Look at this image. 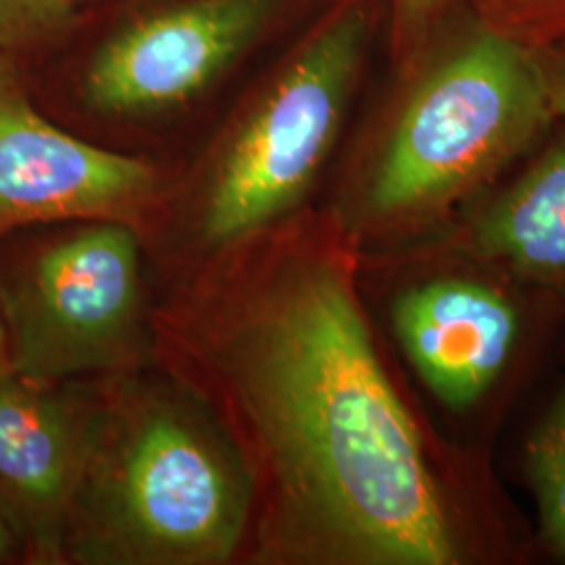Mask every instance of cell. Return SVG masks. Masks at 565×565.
<instances>
[{
  "label": "cell",
  "instance_id": "1",
  "mask_svg": "<svg viewBox=\"0 0 565 565\" xmlns=\"http://www.w3.org/2000/svg\"><path fill=\"white\" fill-rule=\"evenodd\" d=\"M352 239H287L212 329L260 455L270 543L302 564H469L473 530L380 359Z\"/></svg>",
  "mask_w": 565,
  "mask_h": 565
},
{
  "label": "cell",
  "instance_id": "2",
  "mask_svg": "<svg viewBox=\"0 0 565 565\" xmlns=\"http://www.w3.org/2000/svg\"><path fill=\"white\" fill-rule=\"evenodd\" d=\"M551 121L539 51L478 21L404 95L364 179L361 224L443 235Z\"/></svg>",
  "mask_w": 565,
  "mask_h": 565
},
{
  "label": "cell",
  "instance_id": "3",
  "mask_svg": "<svg viewBox=\"0 0 565 565\" xmlns=\"http://www.w3.org/2000/svg\"><path fill=\"white\" fill-rule=\"evenodd\" d=\"M252 484L210 422L174 398L141 403L90 450L67 530L86 562L223 564L242 543Z\"/></svg>",
  "mask_w": 565,
  "mask_h": 565
},
{
  "label": "cell",
  "instance_id": "4",
  "mask_svg": "<svg viewBox=\"0 0 565 565\" xmlns=\"http://www.w3.org/2000/svg\"><path fill=\"white\" fill-rule=\"evenodd\" d=\"M371 20L342 4L300 44L226 145L203 207V235L231 245L291 212L338 139Z\"/></svg>",
  "mask_w": 565,
  "mask_h": 565
},
{
  "label": "cell",
  "instance_id": "5",
  "mask_svg": "<svg viewBox=\"0 0 565 565\" xmlns=\"http://www.w3.org/2000/svg\"><path fill=\"white\" fill-rule=\"evenodd\" d=\"M13 373L57 384L116 371L145 342L139 243L124 221H95L44 245L0 285Z\"/></svg>",
  "mask_w": 565,
  "mask_h": 565
},
{
  "label": "cell",
  "instance_id": "6",
  "mask_svg": "<svg viewBox=\"0 0 565 565\" xmlns=\"http://www.w3.org/2000/svg\"><path fill=\"white\" fill-rule=\"evenodd\" d=\"M445 243L440 263L404 282L390 321L404 359L446 411H476L503 384L525 340L527 294Z\"/></svg>",
  "mask_w": 565,
  "mask_h": 565
},
{
  "label": "cell",
  "instance_id": "7",
  "mask_svg": "<svg viewBox=\"0 0 565 565\" xmlns=\"http://www.w3.org/2000/svg\"><path fill=\"white\" fill-rule=\"evenodd\" d=\"M153 191L149 163L82 141L42 116L20 60L0 53V233L63 221L126 223Z\"/></svg>",
  "mask_w": 565,
  "mask_h": 565
},
{
  "label": "cell",
  "instance_id": "8",
  "mask_svg": "<svg viewBox=\"0 0 565 565\" xmlns=\"http://www.w3.org/2000/svg\"><path fill=\"white\" fill-rule=\"evenodd\" d=\"M273 0H184L121 25L88 61L82 99L105 116H147L205 90L258 41Z\"/></svg>",
  "mask_w": 565,
  "mask_h": 565
},
{
  "label": "cell",
  "instance_id": "9",
  "mask_svg": "<svg viewBox=\"0 0 565 565\" xmlns=\"http://www.w3.org/2000/svg\"><path fill=\"white\" fill-rule=\"evenodd\" d=\"M53 390L20 375L0 380V511L41 557L65 543L93 434Z\"/></svg>",
  "mask_w": 565,
  "mask_h": 565
},
{
  "label": "cell",
  "instance_id": "10",
  "mask_svg": "<svg viewBox=\"0 0 565 565\" xmlns=\"http://www.w3.org/2000/svg\"><path fill=\"white\" fill-rule=\"evenodd\" d=\"M450 243L548 306H565V135L448 224Z\"/></svg>",
  "mask_w": 565,
  "mask_h": 565
},
{
  "label": "cell",
  "instance_id": "11",
  "mask_svg": "<svg viewBox=\"0 0 565 565\" xmlns=\"http://www.w3.org/2000/svg\"><path fill=\"white\" fill-rule=\"evenodd\" d=\"M524 473L536 501L541 543L565 564V387L525 443Z\"/></svg>",
  "mask_w": 565,
  "mask_h": 565
},
{
  "label": "cell",
  "instance_id": "12",
  "mask_svg": "<svg viewBox=\"0 0 565 565\" xmlns=\"http://www.w3.org/2000/svg\"><path fill=\"white\" fill-rule=\"evenodd\" d=\"M76 18L74 0H0V53L21 60L57 41Z\"/></svg>",
  "mask_w": 565,
  "mask_h": 565
},
{
  "label": "cell",
  "instance_id": "13",
  "mask_svg": "<svg viewBox=\"0 0 565 565\" xmlns=\"http://www.w3.org/2000/svg\"><path fill=\"white\" fill-rule=\"evenodd\" d=\"M478 21L530 49L565 39V0H469Z\"/></svg>",
  "mask_w": 565,
  "mask_h": 565
},
{
  "label": "cell",
  "instance_id": "14",
  "mask_svg": "<svg viewBox=\"0 0 565 565\" xmlns=\"http://www.w3.org/2000/svg\"><path fill=\"white\" fill-rule=\"evenodd\" d=\"M445 4L446 0H392L394 49L403 60L419 51Z\"/></svg>",
  "mask_w": 565,
  "mask_h": 565
},
{
  "label": "cell",
  "instance_id": "15",
  "mask_svg": "<svg viewBox=\"0 0 565 565\" xmlns=\"http://www.w3.org/2000/svg\"><path fill=\"white\" fill-rule=\"evenodd\" d=\"M545 76L546 102L553 120H565V39L539 51Z\"/></svg>",
  "mask_w": 565,
  "mask_h": 565
},
{
  "label": "cell",
  "instance_id": "16",
  "mask_svg": "<svg viewBox=\"0 0 565 565\" xmlns=\"http://www.w3.org/2000/svg\"><path fill=\"white\" fill-rule=\"evenodd\" d=\"M15 375L13 373V361H11V343H9V329L4 321L2 303H0V380Z\"/></svg>",
  "mask_w": 565,
  "mask_h": 565
},
{
  "label": "cell",
  "instance_id": "17",
  "mask_svg": "<svg viewBox=\"0 0 565 565\" xmlns=\"http://www.w3.org/2000/svg\"><path fill=\"white\" fill-rule=\"evenodd\" d=\"M15 545H18V536L0 511V562L9 559L15 553Z\"/></svg>",
  "mask_w": 565,
  "mask_h": 565
},
{
  "label": "cell",
  "instance_id": "18",
  "mask_svg": "<svg viewBox=\"0 0 565 565\" xmlns=\"http://www.w3.org/2000/svg\"><path fill=\"white\" fill-rule=\"evenodd\" d=\"M74 2H76V4H78V2H88V0H74Z\"/></svg>",
  "mask_w": 565,
  "mask_h": 565
}]
</instances>
